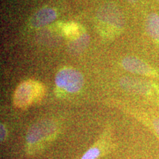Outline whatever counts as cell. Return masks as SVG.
<instances>
[{
	"label": "cell",
	"mask_w": 159,
	"mask_h": 159,
	"mask_svg": "<svg viewBox=\"0 0 159 159\" xmlns=\"http://www.w3.org/2000/svg\"><path fill=\"white\" fill-rule=\"evenodd\" d=\"M97 19L100 31L108 36L120 33L124 28V17L114 4L108 3L101 6L97 11Z\"/></svg>",
	"instance_id": "6da1fadb"
},
{
	"label": "cell",
	"mask_w": 159,
	"mask_h": 159,
	"mask_svg": "<svg viewBox=\"0 0 159 159\" xmlns=\"http://www.w3.org/2000/svg\"><path fill=\"white\" fill-rule=\"evenodd\" d=\"M44 87L39 82L27 80L20 83L13 94V105L17 108L26 109L42 98Z\"/></svg>",
	"instance_id": "7a4b0ae2"
},
{
	"label": "cell",
	"mask_w": 159,
	"mask_h": 159,
	"mask_svg": "<svg viewBox=\"0 0 159 159\" xmlns=\"http://www.w3.org/2000/svg\"><path fill=\"white\" fill-rule=\"evenodd\" d=\"M56 130L55 123L49 119L40 121L33 125L27 132L26 138L27 152L33 153L32 152L38 148L39 144H41L45 142L44 140L55 134Z\"/></svg>",
	"instance_id": "3957f363"
},
{
	"label": "cell",
	"mask_w": 159,
	"mask_h": 159,
	"mask_svg": "<svg viewBox=\"0 0 159 159\" xmlns=\"http://www.w3.org/2000/svg\"><path fill=\"white\" fill-rule=\"evenodd\" d=\"M57 86L69 93H76L81 90L84 85V77L77 69L64 68L55 75Z\"/></svg>",
	"instance_id": "277c9868"
},
{
	"label": "cell",
	"mask_w": 159,
	"mask_h": 159,
	"mask_svg": "<svg viewBox=\"0 0 159 159\" xmlns=\"http://www.w3.org/2000/svg\"><path fill=\"white\" fill-rule=\"evenodd\" d=\"M122 66L125 70L133 74L156 77L158 72L142 60L136 57H125L122 61Z\"/></svg>",
	"instance_id": "5b68a950"
},
{
	"label": "cell",
	"mask_w": 159,
	"mask_h": 159,
	"mask_svg": "<svg viewBox=\"0 0 159 159\" xmlns=\"http://www.w3.org/2000/svg\"><path fill=\"white\" fill-rule=\"evenodd\" d=\"M119 84L125 90L138 94H148L152 90L150 83L136 77H124L120 79Z\"/></svg>",
	"instance_id": "8992f818"
},
{
	"label": "cell",
	"mask_w": 159,
	"mask_h": 159,
	"mask_svg": "<svg viewBox=\"0 0 159 159\" xmlns=\"http://www.w3.org/2000/svg\"><path fill=\"white\" fill-rule=\"evenodd\" d=\"M57 18V12L52 7H43L39 10L30 19V25L33 28H40L49 25Z\"/></svg>",
	"instance_id": "52a82bcc"
},
{
	"label": "cell",
	"mask_w": 159,
	"mask_h": 159,
	"mask_svg": "<svg viewBox=\"0 0 159 159\" xmlns=\"http://www.w3.org/2000/svg\"><path fill=\"white\" fill-rule=\"evenodd\" d=\"M109 141L110 140L105 136H102L98 142L95 143L85 152L81 159H97L103 156L104 152H107L110 148Z\"/></svg>",
	"instance_id": "ba28073f"
},
{
	"label": "cell",
	"mask_w": 159,
	"mask_h": 159,
	"mask_svg": "<svg viewBox=\"0 0 159 159\" xmlns=\"http://www.w3.org/2000/svg\"><path fill=\"white\" fill-rule=\"evenodd\" d=\"M90 37L86 33H83L76 39L71 40L68 45V50L71 55H78L83 52L88 47Z\"/></svg>",
	"instance_id": "9c48e42d"
},
{
	"label": "cell",
	"mask_w": 159,
	"mask_h": 159,
	"mask_svg": "<svg viewBox=\"0 0 159 159\" xmlns=\"http://www.w3.org/2000/svg\"><path fill=\"white\" fill-rule=\"evenodd\" d=\"M146 28L150 36L159 43V16L157 13H152L148 15Z\"/></svg>",
	"instance_id": "30bf717a"
},
{
	"label": "cell",
	"mask_w": 159,
	"mask_h": 159,
	"mask_svg": "<svg viewBox=\"0 0 159 159\" xmlns=\"http://www.w3.org/2000/svg\"><path fill=\"white\" fill-rule=\"evenodd\" d=\"M63 30L64 34L66 35V37H68L71 40L76 39V38L79 37L80 35L83 34V33H82V31H81V28L80 27V26L74 22L66 24L63 27Z\"/></svg>",
	"instance_id": "8fae6325"
},
{
	"label": "cell",
	"mask_w": 159,
	"mask_h": 159,
	"mask_svg": "<svg viewBox=\"0 0 159 159\" xmlns=\"http://www.w3.org/2000/svg\"><path fill=\"white\" fill-rule=\"evenodd\" d=\"M6 137H7V130H6L5 125L2 123L0 125V139H1L2 142L5 140Z\"/></svg>",
	"instance_id": "7c38bea8"
},
{
	"label": "cell",
	"mask_w": 159,
	"mask_h": 159,
	"mask_svg": "<svg viewBox=\"0 0 159 159\" xmlns=\"http://www.w3.org/2000/svg\"><path fill=\"white\" fill-rule=\"evenodd\" d=\"M152 124H153V128L156 131L157 134L159 136V119H154L153 122H152Z\"/></svg>",
	"instance_id": "4fadbf2b"
},
{
	"label": "cell",
	"mask_w": 159,
	"mask_h": 159,
	"mask_svg": "<svg viewBox=\"0 0 159 159\" xmlns=\"http://www.w3.org/2000/svg\"><path fill=\"white\" fill-rule=\"evenodd\" d=\"M127 1H128L129 3H131V4H134V3L137 2H138L139 0H127Z\"/></svg>",
	"instance_id": "5bb4252c"
},
{
	"label": "cell",
	"mask_w": 159,
	"mask_h": 159,
	"mask_svg": "<svg viewBox=\"0 0 159 159\" xmlns=\"http://www.w3.org/2000/svg\"><path fill=\"white\" fill-rule=\"evenodd\" d=\"M158 2H159V0H158Z\"/></svg>",
	"instance_id": "9a60e30c"
}]
</instances>
